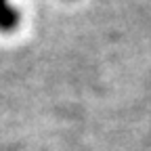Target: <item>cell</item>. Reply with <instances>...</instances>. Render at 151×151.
<instances>
[{"instance_id": "1", "label": "cell", "mask_w": 151, "mask_h": 151, "mask_svg": "<svg viewBox=\"0 0 151 151\" xmlns=\"http://www.w3.org/2000/svg\"><path fill=\"white\" fill-rule=\"evenodd\" d=\"M19 25V11L11 6L9 0H0V32H13Z\"/></svg>"}]
</instances>
